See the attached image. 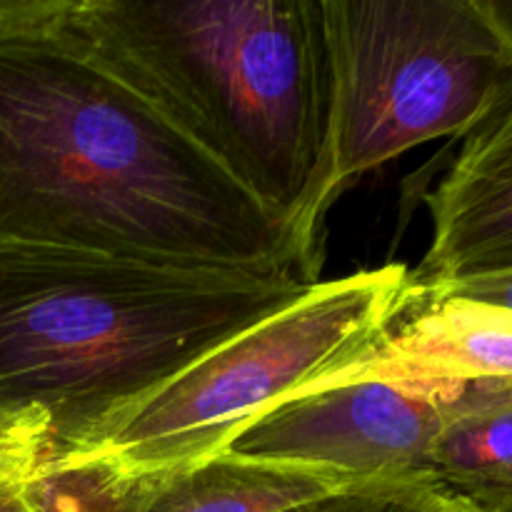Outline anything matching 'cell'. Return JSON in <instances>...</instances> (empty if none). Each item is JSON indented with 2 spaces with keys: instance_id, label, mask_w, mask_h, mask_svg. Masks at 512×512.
<instances>
[{
  "instance_id": "6da1fadb",
  "label": "cell",
  "mask_w": 512,
  "mask_h": 512,
  "mask_svg": "<svg viewBox=\"0 0 512 512\" xmlns=\"http://www.w3.org/2000/svg\"><path fill=\"white\" fill-rule=\"evenodd\" d=\"M0 245L310 280L323 258L33 0H0Z\"/></svg>"
},
{
  "instance_id": "7a4b0ae2",
  "label": "cell",
  "mask_w": 512,
  "mask_h": 512,
  "mask_svg": "<svg viewBox=\"0 0 512 512\" xmlns=\"http://www.w3.org/2000/svg\"><path fill=\"white\" fill-rule=\"evenodd\" d=\"M38 18L323 245L333 70L320 0H33Z\"/></svg>"
},
{
  "instance_id": "3957f363",
  "label": "cell",
  "mask_w": 512,
  "mask_h": 512,
  "mask_svg": "<svg viewBox=\"0 0 512 512\" xmlns=\"http://www.w3.org/2000/svg\"><path fill=\"white\" fill-rule=\"evenodd\" d=\"M318 283L0 245V428L38 425L43 465L85 453L125 410Z\"/></svg>"
},
{
  "instance_id": "277c9868",
  "label": "cell",
  "mask_w": 512,
  "mask_h": 512,
  "mask_svg": "<svg viewBox=\"0 0 512 512\" xmlns=\"http://www.w3.org/2000/svg\"><path fill=\"white\" fill-rule=\"evenodd\" d=\"M330 198L435 138H465L512 93V43L483 0H325Z\"/></svg>"
},
{
  "instance_id": "5b68a950",
  "label": "cell",
  "mask_w": 512,
  "mask_h": 512,
  "mask_svg": "<svg viewBox=\"0 0 512 512\" xmlns=\"http://www.w3.org/2000/svg\"><path fill=\"white\" fill-rule=\"evenodd\" d=\"M408 273L405 265H385L320 280L298 303L125 410L93 448L48 465L148 478L210 458L235 428L348 363L393 313Z\"/></svg>"
},
{
  "instance_id": "8992f818",
  "label": "cell",
  "mask_w": 512,
  "mask_h": 512,
  "mask_svg": "<svg viewBox=\"0 0 512 512\" xmlns=\"http://www.w3.org/2000/svg\"><path fill=\"white\" fill-rule=\"evenodd\" d=\"M453 393L398 378L308 385L235 428L218 455L310 470L343 488L438 483L433 445Z\"/></svg>"
},
{
  "instance_id": "52a82bcc",
  "label": "cell",
  "mask_w": 512,
  "mask_h": 512,
  "mask_svg": "<svg viewBox=\"0 0 512 512\" xmlns=\"http://www.w3.org/2000/svg\"><path fill=\"white\" fill-rule=\"evenodd\" d=\"M358 378H398L448 390L512 380V313L443 298L408 280L373 338L348 363L308 385Z\"/></svg>"
},
{
  "instance_id": "ba28073f",
  "label": "cell",
  "mask_w": 512,
  "mask_h": 512,
  "mask_svg": "<svg viewBox=\"0 0 512 512\" xmlns=\"http://www.w3.org/2000/svg\"><path fill=\"white\" fill-rule=\"evenodd\" d=\"M425 203L433 243L408 275L410 283L435 285L512 270V93L465 135Z\"/></svg>"
},
{
  "instance_id": "9c48e42d",
  "label": "cell",
  "mask_w": 512,
  "mask_h": 512,
  "mask_svg": "<svg viewBox=\"0 0 512 512\" xmlns=\"http://www.w3.org/2000/svg\"><path fill=\"white\" fill-rule=\"evenodd\" d=\"M433 473L483 512H512V380L470 383L450 395Z\"/></svg>"
},
{
  "instance_id": "30bf717a",
  "label": "cell",
  "mask_w": 512,
  "mask_h": 512,
  "mask_svg": "<svg viewBox=\"0 0 512 512\" xmlns=\"http://www.w3.org/2000/svg\"><path fill=\"white\" fill-rule=\"evenodd\" d=\"M345 490L325 475L210 455L198 463L138 478L128 512H280Z\"/></svg>"
},
{
  "instance_id": "8fae6325",
  "label": "cell",
  "mask_w": 512,
  "mask_h": 512,
  "mask_svg": "<svg viewBox=\"0 0 512 512\" xmlns=\"http://www.w3.org/2000/svg\"><path fill=\"white\" fill-rule=\"evenodd\" d=\"M280 512H483L440 483H388L335 490Z\"/></svg>"
},
{
  "instance_id": "7c38bea8",
  "label": "cell",
  "mask_w": 512,
  "mask_h": 512,
  "mask_svg": "<svg viewBox=\"0 0 512 512\" xmlns=\"http://www.w3.org/2000/svg\"><path fill=\"white\" fill-rule=\"evenodd\" d=\"M45 463V438L38 425H15L0 433V512H35L30 480Z\"/></svg>"
},
{
  "instance_id": "4fadbf2b",
  "label": "cell",
  "mask_w": 512,
  "mask_h": 512,
  "mask_svg": "<svg viewBox=\"0 0 512 512\" xmlns=\"http://www.w3.org/2000/svg\"><path fill=\"white\" fill-rule=\"evenodd\" d=\"M415 288L428 290V293H435V295H443V298H458V300H470V303L493 305V308L510 310L512 313V270L478 275V278L450 280V283L415 285Z\"/></svg>"
},
{
  "instance_id": "5bb4252c",
  "label": "cell",
  "mask_w": 512,
  "mask_h": 512,
  "mask_svg": "<svg viewBox=\"0 0 512 512\" xmlns=\"http://www.w3.org/2000/svg\"><path fill=\"white\" fill-rule=\"evenodd\" d=\"M488 13L493 15V20L498 23V28L508 35L512 43V0H483Z\"/></svg>"
},
{
  "instance_id": "9a60e30c",
  "label": "cell",
  "mask_w": 512,
  "mask_h": 512,
  "mask_svg": "<svg viewBox=\"0 0 512 512\" xmlns=\"http://www.w3.org/2000/svg\"><path fill=\"white\" fill-rule=\"evenodd\" d=\"M8 428H15V425H8ZM8 428H0V433H3V430H8Z\"/></svg>"
}]
</instances>
